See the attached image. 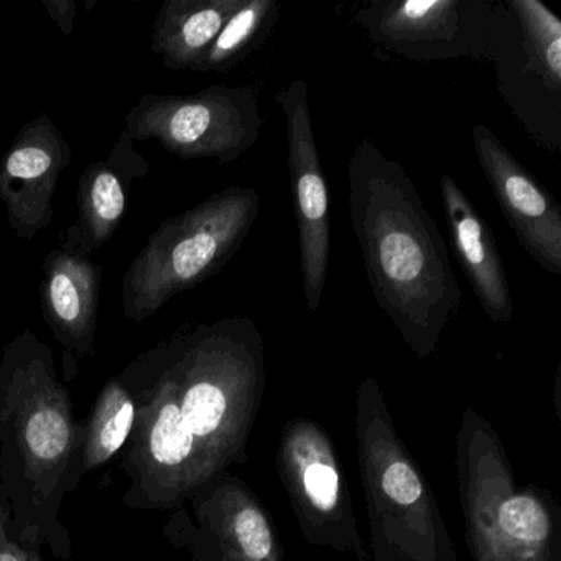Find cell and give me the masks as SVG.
I'll return each mask as SVG.
<instances>
[{"instance_id":"obj_20","label":"cell","mask_w":561,"mask_h":561,"mask_svg":"<svg viewBox=\"0 0 561 561\" xmlns=\"http://www.w3.org/2000/svg\"><path fill=\"white\" fill-rule=\"evenodd\" d=\"M11 502L0 489V561H45L42 551L24 547L12 537Z\"/></svg>"},{"instance_id":"obj_13","label":"cell","mask_w":561,"mask_h":561,"mask_svg":"<svg viewBox=\"0 0 561 561\" xmlns=\"http://www.w3.org/2000/svg\"><path fill=\"white\" fill-rule=\"evenodd\" d=\"M242 0H165L152 28V51L170 70H198Z\"/></svg>"},{"instance_id":"obj_11","label":"cell","mask_w":561,"mask_h":561,"mask_svg":"<svg viewBox=\"0 0 561 561\" xmlns=\"http://www.w3.org/2000/svg\"><path fill=\"white\" fill-rule=\"evenodd\" d=\"M439 190L462 272L484 313L495 323H505L514 314V304L494 236L455 179L439 176Z\"/></svg>"},{"instance_id":"obj_18","label":"cell","mask_w":561,"mask_h":561,"mask_svg":"<svg viewBox=\"0 0 561 561\" xmlns=\"http://www.w3.org/2000/svg\"><path fill=\"white\" fill-rule=\"evenodd\" d=\"M301 488L308 502L320 512L336 511L340 505V476L333 462L323 455H314L301 471Z\"/></svg>"},{"instance_id":"obj_17","label":"cell","mask_w":561,"mask_h":561,"mask_svg":"<svg viewBox=\"0 0 561 561\" xmlns=\"http://www.w3.org/2000/svg\"><path fill=\"white\" fill-rule=\"evenodd\" d=\"M497 522L505 535L524 543H541L551 530L547 508L528 494L508 497L499 507Z\"/></svg>"},{"instance_id":"obj_10","label":"cell","mask_w":561,"mask_h":561,"mask_svg":"<svg viewBox=\"0 0 561 561\" xmlns=\"http://www.w3.org/2000/svg\"><path fill=\"white\" fill-rule=\"evenodd\" d=\"M103 267L75 248L54 249L42 275V317L64 347L65 379L78 363L96 356L98 311Z\"/></svg>"},{"instance_id":"obj_8","label":"cell","mask_w":561,"mask_h":561,"mask_svg":"<svg viewBox=\"0 0 561 561\" xmlns=\"http://www.w3.org/2000/svg\"><path fill=\"white\" fill-rule=\"evenodd\" d=\"M71 147L47 114L28 121L0 160V202L12 232L32 241L55 218V193Z\"/></svg>"},{"instance_id":"obj_1","label":"cell","mask_w":561,"mask_h":561,"mask_svg":"<svg viewBox=\"0 0 561 561\" xmlns=\"http://www.w3.org/2000/svg\"><path fill=\"white\" fill-rule=\"evenodd\" d=\"M261 333L249 318H222L157 344L117 374L136 400L123 449V504L175 511L218 478L238 451L264 369Z\"/></svg>"},{"instance_id":"obj_19","label":"cell","mask_w":561,"mask_h":561,"mask_svg":"<svg viewBox=\"0 0 561 561\" xmlns=\"http://www.w3.org/2000/svg\"><path fill=\"white\" fill-rule=\"evenodd\" d=\"M382 491L397 504H413L423 494L422 481L405 459H393L382 474Z\"/></svg>"},{"instance_id":"obj_7","label":"cell","mask_w":561,"mask_h":561,"mask_svg":"<svg viewBox=\"0 0 561 561\" xmlns=\"http://www.w3.org/2000/svg\"><path fill=\"white\" fill-rule=\"evenodd\" d=\"M275 101L285 117L287 162L297 219L305 300L308 310L317 311L330 265V198L318 156L307 83L295 80L287 90L275 94Z\"/></svg>"},{"instance_id":"obj_5","label":"cell","mask_w":561,"mask_h":561,"mask_svg":"<svg viewBox=\"0 0 561 561\" xmlns=\"http://www.w3.org/2000/svg\"><path fill=\"white\" fill-rule=\"evenodd\" d=\"M262 117L254 87L205 88L193 94L147 93L126 116V133L157 140L183 160L241 159L261 137Z\"/></svg>"},{"instance_id":"obj_16","label":"cell","mask_w":561,"mask_h":561,"mask_svg":"<svg viewBox=\"0 0 561 561\" xmlns=\"http://www.w3.org/2000/svg\"><path fill=\"white\" fill-rule=\"evenodd\" d=\"M508 8L520 24L528 64L551 93H561V21L540 0H511Z\"/></svg>"},{"instance_id":"obj_9","label":"cell","mask_w":561,"mask_h":561,"mask_svg":"<svg viewBox=\"0 0 561 561\" xmlns=\"http://www.w3.org/2000/svg\"><path fill=\"white\" fill-rule=\"evenodd\" d=\"M479 165L522 248L561 277V208L484 124L472 127Z\"/></svg>"},{"instance_id":"obj_3","label":"cell","mask_w":561,"mask_h":561,"mask_svg":"<svg viewBox=\"0 0 561 561\" xmlns=\"http://www.w3.org/2000/svg\"><path fill=\"white\" fill-rule=\"evenodd\" d=\"M351 226L377 305L416 356L435 351L461 305L438 226L402 165L364 139L347 165Z\"/></svg>"},{"instance_id":"obj_2","label":"cell","mask_w":561,"mask_h":561,"mask_svg":"<svg viewBox=\"0 0 561 561\" xmlns=\"http://www.w3.org/2000/svg\"><path fill=\"white\" fill-rule=\"evenodd\" d=\"M83 438L54 350L25 328L0 356V489L11 502L12 537L58 561L73 553L60 512L84 479Z\"/></svg>"},{"instance_id":"obj_15","label":"cell","mask_w":561,"mask_h":561,"mask_svg":"<svg viewBox=\"0 0 561 561\" xmlns=\"http://www.w3.org/2000/svg\"><path fill=\"white\" fill-rule=\"evenodd\" d=\"M275 0H242L199 64V73H228L267 38L277 21Z\"/></svg>"},{"instance_id":"obj_22","label":"cell","mask_w":561,"mask_h":561,"mask_svg":"<svg viewBox=\"0 0 561 561\" xmlns=\"http://www.w3.org/2000/svg\"><path fill=\"white\" fill-rule=\"evenodd\" d=\"M65 561H78V560H73V558H70V560H65Z\"/></svg>"},{"instance_id":"obj_6","label":"cell","mask_w":561,"mask_h":561,"mask_svg":"<svg viewBox=\"0 0 561 561\" xmlns=\"http://www.w3.org/2000/svg\"><path fill=\"white\" fill-rule=\"evenodd\" d=\"M491 19L476 0H374L354 15L374 44L413 61L488 58Z\"/></svg>"},{"instance_id":"obj_12","label":"cell","mask_w":561,"mask_h":561,"mask_svg":"<svg viewBox=\"0 0 561 561\" xmlns=\"http://www.w3.org/2000/svg\"><path fill=\"white\" fill-rule=\"evenodd\" d=\"M147 173L149 162L126 130L106 159L84 169L77 195L78 251L91 254L113 239L123 225L130 186Z\"/></svg>"},{"instance_id":"obj_21","label":"cell","mask_w":561,"mask_h":561,"mask_svg":"<svg viewBox=\"0 0 561 561\" xmlns=\"http://www.w3.org/2000/svg\"><path fill=\"white\" fill-rule=\"evenodd\" d=\"M48 15L65 35H71L75 31V18H77V2L75 0H44Z\"/></svg>"},{"instance_id":"obj_14","label":"cell","mask_w":561,"mask_h":561,"mask_svg":"<svg viewBox=\"0 0 561 561\" xmlns=\"http://www.w3.org/2000/svg\"><path fill=\"white\" fill-rule=\"evenodd\" d=\"M136 423V400L119 376L106 380L83 422V472L98 471L126 448Z\"/></svg>"},{"instance_id":"obj_4","label":"cell","mask_w":561,"mask_h":561,"mask_svg":"<svg viewBox=\"0 0 561 561\" xmlns=\"http://www.w3.org/2000/svg\"><path fill=\"white\" fill-rule=\"evenodd\" d=\"M259 213L254 188L228 186L160 222L127 268L124 317L149 320L176 295L215 277L241 249Z\"/></svg>"}]
</instances>
